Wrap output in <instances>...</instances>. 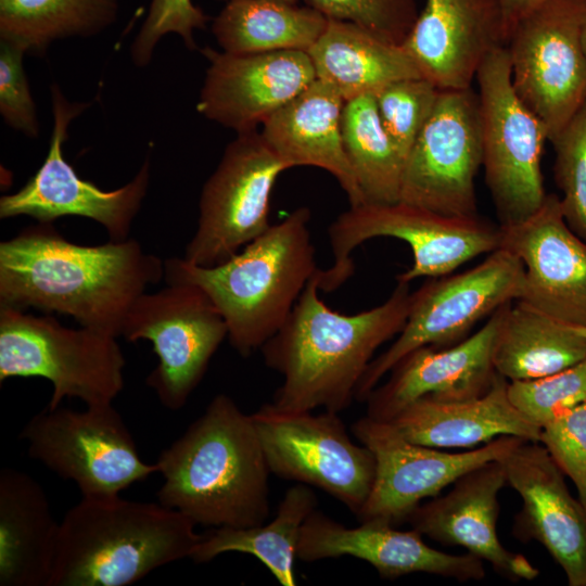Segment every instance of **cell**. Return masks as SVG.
I'll return each mask as SVG.
<instances>
[{
	"label": "cell",
	"mask_w": 586,
	"mask_h": 586,
	"mask_svg": "<svg viewBox=\"0 0 586 586\" xmlns=\"http://www.w3.org/2000/svg\"><path fill=\"white\" fill-rule=\"evenodd\" d=\"M511 403L543 428L560 412L586 403V358L553 374L508 384Z\"/></svg>",
	"instance_id": "d590c367"
},
{
	"label": "cell",
	"mask_w": 586,
	"mask_h": 586,
	"mask_svg": "<svg viewBox=\"0 0 586 586\" xmlns=\"http://www.w3.org/2000/svg\"><path fill=\"white\" fill-rule=\"evenodd\" d=\"M493 364L509 382L553 374L586 358V337L521 302L499 309Z\"/></svg>",
	"instance_id": "f1b7e54d"
},
{
	"label": "cell",
	"mask_w": 586,
	"mask_h": 586,
	"mask_svg": "<svg viewBox=\"0 0 586 586\" xmlns=\"http://www.w3.org/2000/svg\"><path fill=\"white\" fill-rule=\"evenodd\" d=\"M475 79L485 182L500 225L517 224L534 214L547 195L542 154L548 132L514 91L506 46L487 55Z\"/></svg>",
	"instance_id": "9c48e42d"
},
{
	"label": "cell",
	"mask_w": 586,
	"mask_h": 586,
	"mask_svg": "<svg viewBox=\"0 0 586 586\" xmlns=\"http://www.w3.org/2000/svg\"><path fill=\"white\" fill-rule=\"evenodd\" d=\"M544 445L559 469L574 483L586 509V403L557 415L542 428Z\"/></svg>",
	"instance_id": "f35d334b"
},
{
	"label": "cell",
	"mask_w": 586,
	"mask_h": 586,
	"mask_svg": "<svg viewBox=\"0 0 586 586\" xmlns=\"http://www.w3.org/2000/svg\"><path fill=\"white\" fill-rule=\"evenodd\" d=\"M164 276L165 262L129 238L80 245L39 222L0 243V307L69 315L116 337L138 297Z\"/></svg>",
	"instance_id": "6da1fadb"
},
{
	"label": "cell",
	"mask_w": 586,
	"mask_h": 586,
	"mask_svg": "<svg viewBox=\"0 0 586 586\" xmlns=\"http://www.w3.org/2000/svg\"><path fill=\"white\" fill-rule=\"evenodd\" d=\"M251 417L270 473L318 487L359 514L374 482L375 459L352 441L337 412L284 410L270 403Z\"/></svg>",
	"instance_id": "30bf717a"
},
{
	"label": "cell",
	"mask_w": 586,
	"mask_h": 586,
	"mask_svg": "<svg viewBox=\"0 0 586 586\" xmlns=\"http://www.w3.org/2000/svg\"><path fill=\"white\" fill-rule=\"evenodd\" d=\"M440 91L431 81L418 77L394 81L374 94L382 125L405 161L432 114Z\"/></svg>",
	"instance_id": "e575fe53"
},
{
	"label": "cell",
	"mask_w": 586,
	"mask_h": 586,
	"mask_svg": "<svg viewBox=\"0 0 586 586\" xmlns=\"http://www.w3.org/2000/svg\"><path fill=\"white\" fill-rule=\"evenodd\" d=\"M310 218L308 207H297L216 266L168 258L166 283L200 286L222 315L231 346L240 356L249 357L282 327L319 269Z\"/></svg>",
	"instance_id": "277c9868"
},
{
	"label": "cell",
	"mask_w": 586,
	"mask_h": 586,
	"mask_svg": "<svg viewBox=\"0 0 586 586\" xmlns=\"http://www.w3.org/2000/svg\"><path fill=\"white\" fill-rule=\"evenodd\" d=\"M307 53L316 79L332 86L345 102L375 94L397 80L422 77L402 44L345 21L328 18Z\"/></svg>",
	"instance_id": "83f0119b"
},
{
	"label": "cell",
	"mask_w": 586,
	"mask_h": 586,
	"mask_svg": "<svg viewBox=\"0 0 586 586\" xmlns=\"http://www.w3.org/2000/svg\"><path fill=\"white\" fill-rule=\"evenodd\" d=\"M116 336L87 327L62 326L50 316L0 307V382L41 377L52 383L48 408L75 397L112 404L124 387L125 358Z\"/></svg>",
	"instance_id": "52a82bcc"
},
{
	"label": "cell",
	"mask_w": 586,
	"mask_h": 586,
	"mask_svg": "<svg viewBox=\"0 0 586 586\" xmlns=\"http://www.w3.org/2000/svg\"><path fill=\"white\" fill-rule=\"evenodd\" d=\"M585 0H550L525 16L506 48L520 100L555 138L586 101Z\"/></svg>",
	"instance_id": "8fae6325"
},
{
	"label": "cell",
	"mask_w": 586,
	"mask_h": 586,
	"mask_svg": "<svg viewBox=\"0 0 586 586\" xmlns=\"http://www.w3.org/2000/svg\"><path fill=\"white\" fill-rule=\"evenodd\" d=\"M508 384L507 379L497 374L491 390L480 397H423L386 422L408 441L435 448L471 447L504 435L539 442L542 428L511 403Z\"/></svg>",
	"instance_id": "484cf974"
},
{
	"label": "cell",
	"mask_w": 586,
	"mask_h": 586,
	"mask_svg": "<svg viewBox=\"0 0 586 586\" xmlns=\"http://www.w3.org/2000/svg\"><path fill=\"white\" fill-rule=\"evenodd\" d=\"M423 535L411 528L361 522L347 527L321 511L314 510L305 520L298 540L296 558L313 562L343 556L370 563L380 576L397 578L425 573L458 582L482 581L484 561L471 553L451 555L429 546Z\"/></svg>",
	"instance_id": "44dd1931"
},
{
	"label": "cell",
	"mask_w": 586,
	"mask_h": 586,
	"mask_svg": "<svg viewBox=\"0 0 586 586\" xmlns=\"http://www.w3.org/2000/svg\"><path fill=\"white\" fill-rule=\"evenodd\" d=\"M352 432L375 459L374 482L357 518L392 526L407 522L423 499L436 497L466 472L502 458L524 441L504 435L476 449L449 453L412 443L390 422L367 415L352 425Z\"/></svg>",
	"instance_id": "2e32d148"
},
{
	"label": "cell",
	"mask_w": 586,
	"mask_h": 586,
	"mask_svg": "<svg viewBox=\"0 0 586 586\" xmlns=\"http://www.w3.org/2000/svg\"><path fill=\"white\" fill-rule=\"evenodd\" d=\"M555 151V181L568 226L586 242V101L550 140Z\"/></svg>",
	"instance_id": "836d02e7"
},
{
	"label": "cell",
	"mask_w": 586,
	"mask_h": 586,
	"mask_svg": "<svg viewBox=\"0 0 586 586\" xmlns=\"http://www.w3.org/2000/svg\"><path fill=\"white\" fill-rule=\"evenodd\" d=\"M195 523L157 502L82 496L62 521L49 586H126L190 558Z\"/></svg>",
	"instance_id": "5b68a950"
},
{
	"label": "cell",
	"mask_w": 586,
	"mask_h": 586,
	"mask_svg": "<svg viewBox=\"0 0 586 586\" xmlns=\"http://www.w3.org/2000/svg\"><path fill=\"white\" fill-rule=\"evenodd\" d=\"M54 125L48 154L36 174L17 192L0 199V218L26 215L39 222L80 216L101 224L111 241L128 239L131 224L146 194L150 161L125 186L105 191L80 178L63 156L62 145L71 120L89 104L69 103L52 86Z\"/></svg>",
	"instance_id": "e0dca14e"
},
{
	"label": "cell",
	"mask_w": 586,
	"mask_h": 586,
	"mask_svg": "<svg viewBox=\"0 0 586 586\" xmlns=\"http://www.w3.org/2000/svg\"><path fill=\"white\" fill-rule=\"evenodd\" d=\"M319 272L260 351L265 365L283 379L272 400L277 408L339 413L355 400L375 351L405 326L411 292L409 283L396 281L382 304L344 315L320 298Z\"/></svg>",
	"instance_id": "7a4b0ae2"
},
{
	"label": "cell",
	"mask_w": 586,
	"mask_h": 586,
	"mask_svg": "<svg viewBox=\"0 0 586 586\" xmlns=\"http://www.w3.org/2000/svg\"><path fill=\"white\" fill-rule=\"evenodd\" d=\"M329 20L354 23L402 44L418 16L417 0H306Z\"/></svg>",
	"instance_id": "8d00e7d4"
},
{
	"label": "cell",
	"mask_w": 586,
	"mask_h": 586,
	"mask_svg": "<svg viewBox=\"0 0 586 586\" xmlns=\"http://www.w3.org/2000/svg\"><path fill=\"white\" fill-rule=\"evenodd\" d=\"M345 101L329 84L316 79L262 125V137L288 168L313 166L331 174L351 206L364 198L342 140Z\"/></svg>",
	"instance_id": "d4e9b609"
},
{
	"label": "cell",
	"mask_w": 586,
	"mask_h": 586,
	"mask_svg": "<svg viewBox=\"0 0 586 586\" xmlns=\"http://www.w3.org/2000/svg\"><path fill=\"white\" fill-rule=\"evenodd\" d=\"M222 1H231V0H222ZM283 1H288V2H291V3H298L300 0H283Z\"/></svg>",
	"instance_id": "ee69618b"
},
{
	"label": "cell",
	"mask_w": 586,
	"mask_h": 586,
	"mask_svg": "<svg viewBox=\"0 0 586 586\" xmlns=\"http://www.w3.org/2000/svg\"><path fill=\"white\" fill-rule=\"evenodd\" d=\"M286 169L260 131L238 133L203 186L198 226L183 258L216 266L263 234L271 226L272 188Z\"/></svg>",
	"instance_id": "5bb4252c"
},
{
	"label": "cell",
	"mask_w": 586,
	"mask_h": 586,
	"mask_svg": "<svg viewBox=\"0 0 586 586\" xmlns=\"http://www.w3.org/2000/svg\"><path fill=\"white\" fill-rule=\"evenodd\" d=\"M506 484L501 460L488 461L458 477L444 496L418 506L407 523L437 543L463 547L508 579H535L538 569L497 535L498 494Z\"/></svg>",
	"instance_id": "cb8c5ba5"
},
{
	"label": "cell",
	"mask_w": 586,
	"mask_h": 586,
	"mask_svg": "<svg viewBox=\"0 0 586 586\" xmlns=\"http://www.w3.org/2000/svg\"><path fill=\"white\" fill-rule=\"evenodd\" d=\"M158 502L196 525L250 527L269 517V468L251 415L216 395L155 462Z\"/></svg>",
	"instance_id": "3957f363"
},
{
	"label": "cell",
	"mask_w": 586,
	"mask_h": 586,
	"mask_svg": "<svg viewBox=\"0 0 586 586\" xmlns=\"http://www.w3.org/2000/svg\"><path fill=\"white\" fill-rule=\"evenodd\" d=\"M60 522L41 485L25 472L0 471V586H49Z\"/></svg>",
	"instance_id": "4316f807"
},
{
	"label": "cell",
	"mask_w": 586,
	"mask_h": 586,
	"mask_svg": "<svg viewBox=\"0 0 586 586\" xmlns=\"http://www.w3.org/2000/svg\"><path fill=\"white\" fill-rule=\"evenodd\" d=\"M327 24L328 18L310 5L283 0H231L213 20L212 33L228 53L307 52Z\"/></svg>",
	"instance_id": "f546056e"
},
{
	"label": "cell",
	"mask_w": 586,
	"mask_h": 586,
	"mask_svg": "<svg viewBox=\"0 0 586 586\" xmlns=\"http://www.w3.org/2000/svg\"><path fill=\"white\" fill-rule=\"evenodd\" d=\"M482 161L477 92L441 90L406 158L399 201L448 216H479L474 180Z\"/></svg>",
	"instance_id": "9a60e30c"
},
{
	"label": "cell",
	"mask_w": 586,
	"mask_h": 586,
	"mask_svg": "<svg viewBox=\"0 0 586 586\" xmlns=\"http://www.w3.org/2000/svg\"><path fill=\"white\" fill-rule=\"evenodd\" d=\"M506 46L498 0H425L402 47L440 90L471 88L487 55Z\"/></svg>",
	"instance_id": "7402d4cb"
},
{
	"label": "cell",
	"mask_w": 586,
	"mask_h": 586,
	"mask_svg": "<svg viewBox=\"0 0 586 586\" xmlns=\"http://www.w3.org/2000/svg\"><path fill=\"white\" fill-rule=\"evenodd\" d=\"M499 309L480 330L456 345L422 346L403 357L388 372L387 381L367 397V416L391 421L423 397L459 400L486 394L498 374L493 364V346Z\"/></svg>",
	"instance_id": "603a6c76"
},
{
	"label": "cell",
	"mask_w": 586,
	"mask_h": 586,
	"mask_svg": "<svg viewBox=\"0 0 586 586\" xmlns=\"http://www.w3.org/2000/svg\"><path fill=\"white\" fill-rule=\"evenodd\" d=\"M202 53L209 65L198 112L238 133L256 130L316 80L305 51L233 54L206 47Z\"/></svg>",
	"instance_id": "d6986e66"
},
{
	"label": "cell",
	"mask_w": 586,
	"mask_h": 586,
	"mask_svg": "<svg viewBox=\"0 0 586 586\" xmlns=\"http://www.w3.org/2000/svg\"><path fill=\"white\" fill-rule=\"evenodd\" d=\"M547 1L550 0H498L504 20L506 43L514 27Z\"/></svg>",
	"instance_id": "60d3db41"
},
{
	"label": "cell",
	"mask_w": 586,
	"mask_h": 586,
	"mask_svg": "<svg viewBox=\"0 0 586 586\" xmlns=\"http://www.w3.org/2000/svg\"><path fill=\"white\" fill-rule=\"evenodd\" d=\"M500 460L507 484L522 498L514 534L540 543L570 586H586V509L570 494L562 471L536 441H522Z\"/></svg>",
	"instance_id": "ffe728a7"
},
{
	"label": "cell",
	"mask_w": 586,
	"mask_h": 586,
	"mask_svg": "<svg viewBox=\"0 0 586 586\" xmlns=\"http://www.w3.org/2000/svg\"><path fill=\"white\" fill-rule=\"evenodd\" d=\"M572 327L574 328L576 332H578L579 334L586 337V327H576V326H572Z\"/></svg>",
	"instance_id": "b9f144b4"
},
{
	"label": "cell",
	"mask_w": 586,
	"mask_h": 586,
	"mask_svg": "<svg viewBox=\"0 0 586 586\" xmlns=\"http://www.w3.org/2000/svg\"><path fill=\"white\" fill-rule=\"evenodd\" d=\"M501 245L524 266L518 301L571 326L586 327V242L568 226L560 198L547 194L526 219L499 225Z\"/></svg>",
	"instance_id": "ac0fdd59"
},
{
	"label": "cell",
	"mask_w": 586,
	"mask_h": 586,
	"mask_svg": "<svg viewBox=\"0 0 586 586\" xmlns=\"http://www.w3.org/2000/svg\"><path fill=\"white\" fill-rule=\"evenodd\" d=\"M208 17L192 0H151L148 15L131 44L137 66H145L156 43L166 34L179 35L188 49L195 48L194 29H203Z\"/></svg>",
	"instance_id": "74e56055"
},
{
	"label": "cell",
	"mask_w": 586,
	"mask_h": 586,
	"mask_svg": "<svg viewBox=\"0 0 586 586\" xmlns=\"http://www.w3.org/2000/svg\"><path fill=\"white\" fill-rule=\"evenodd\" d=\"M118 7L119 0H0V40L41 54L54 40L106 29Z\"/></svg>",
	"instance_id": "1f68e13d"
},
{
	"label": "cell",
	"mask_w": 586,
	"mask_h": 586,
	"mask_svg": "<svg viewBox=\"0 0 586 586\" xmlns=\"http://www.w3.org/2000/svg\"><path fill=\"white\" fill-rule=\"evenodd\" d=\"M25 51L0 40V112L5 123L28 137H37L35 103L23 66Z\"/></svg>",
	"instance_id": "ab89813d"
},
{
	"label": "cell",
	"mask_w": 586,
	"mask_h": 586,
	"mask_svg": "<svg viewBox=\"0 0 586 586\" xmlns=\"http://www.w3.org/2000/svg\"><path fill=\"white\" fill-rule=\"evenodd\" d=\"M317 497L305 484L290 487L267 524L250 527H216L202 536L190 558L208 562L226 552H242L257 558L282 586H295L294 560L301 531L316 509Z\"/></svg>",
	"instance_id": "4dcf8cb0"
},
{
	"label": "cell",
	"mask_w": 586,
	"mask_h": 586,
	"mask_svg": "<svg viewBox=\"0 0 586 586\" xmlns=\"http://www.w3.org/2000/svg\"><path fill=\"white\" fill-rule=\"evenodd\" d=\"M582 40H583L584 51H585V54H586V22H585L584 29H583Z\"/></svg>",
	"instance_id": "7bdbcfd3"
},
{
	"label": "cell",
	"mask_w": 586,
	"mask_h": 586,
	"mask_svg": "<svg viewBox=\"0 0 586 586\" xmlns=\"http://www.w3.org/2000/svg\"><path fill=\"white\" fill-rule=\"evenodd\" d=\"M29 457L64 480L82 496L118 495L157 472L145 463L119 412L112 404L82 411L46 407L23 428Z\"/></svg>",
	"instance_id": "7c38bea8"
},
{
	"label": "cell",
	"mask_w": 586,
	"mask_h": 586,
	"mask_svg": "<svg viewBox=\"0 0 586 586\" xmlns=\"http://www.w3.org/2000/svg\"><path fill=\"white\" fill-rule=\"evenodd\" d=\"M341 129L345 154L364 203L398 202L406 161L382 125L374 94L344 103Z\"/></svg>",
	"instance_id": "d6a6232c"
},
{
	"label": "cell",
	"mask_w": 586,
	"mask_h": 586,
	"mask_svg": "<svg viewBox=\"0 0 586 586\" xmlns=\"http://www.w3.org/2000/svg\"><path fill=\"white\" fill-rule=\"evenodd\" d=\"M328 237L333 262L319 272L320 291L328 293L354 273L352 254L370 239L395 238L409 245L412 264L396 277V281L406 283L421 277L451 273L464 263L501 245L500 227L479 216H448L402 201L349 206L330 224Z\"/></svg>",
	"instance_id": "8992f818"
},
{
	"label": "cell",
	"mask_w": 586,
	"mask_h": 586,
	"mask_svg": "<svg viewBox=\"0 0 586 586\" xmlns=\"http://www.w3.org/2000/svg\"><path fill=\"white\" fill-rule=\"evenodd\" d=\"M523 282L522 262L504 247L473 268L424 282L411 292L405 326L392 345L371 360L355 399L366 402L381 379L410 352L428 345L449 347L467 339L480 320L518 301Z\"/></svg>",
	"instance_id": "ba28073f"
},
{
	"label": "cell",
	"mask_w": 586,
	"mask_h": 586,
	"mask_svg": "<svg viewBox=\"0 0 586 586\" xmlns=\"http://www.w3.org/2000/svg\"><path fill=\"white\" fill-rule=\"evenodd\" d=\"M122 336L129 342L152 343L158 362L145 382L165 408L179 410L228 337V327L200 286L169 282L138 297L125 319Z\"/></svg>",
	"instance_id": "4fadbf2b"
}]
</instances>
